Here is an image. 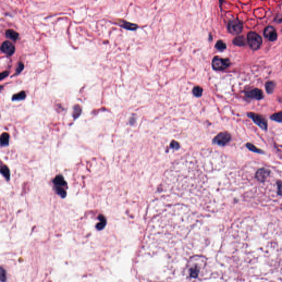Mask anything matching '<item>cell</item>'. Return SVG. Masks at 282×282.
I'll list each match as a JSON object with an SVG mask.
<instances>
[{
    "instance_id": "20",
    "label": "cell",
    "mask_w": 282,
    "mask_h": 282,
    "mask_svg": "<svg viewBox=\"0 0 282 282\" xmlns=\"http://www.w3.org/2000/svg\"><path fill=\"white\" fill-rule=\"evenodd\" d=\"M23 69H24V65H23V63H22V62H19L18 66H17V69H16V75H17V74L20 73L23 71Z\"/></svg>"
},
{
    "instance_id": "11",
    "label": "cell",
    "mask_w": 282,
    "mask_h": 282,
    "mask_svg": "<svg viewBox=\"0 0 282 282\" xmlns=\"http://www.w3.org/2000/svg\"><path fill=\"white\" fill-rule=\"evenodd\" d=\"M0 173L2 174L3 177L5 178L6 180H10L11 173L10 169L6 165H2L0 168Z\"/></svg>"
},
{
    "instance_id": "9",
    "label": "cell",
    "mask_w": 282,
    "mask_h": 282,
    "mask_svg": "<svg viewBox=\"0 0 282 282\" xmlns=\"http://www.w3.org/2000/svg\"><path fill=\"white\" fill-rule=\"evenodd\" d=\"M232 43L238 46H244L246 45V40L244 36L238 35L232 40Z\"/></svg>"
},
{
    "instance_id": "6",
    "label": "cell",
    "mask_w": 282,
    "mask_h": 282,
    "mask_svg": "<svg viewBox=\"0 0 282 282\" xmlns=\"http://www.w3.org/2000/svg\"><path fill=\"white\" fill-rule=\"evenodd\" d=\"M230 135L227 132H221L214 139V142L219 145H225L229 142Z\"/></svg>"
},
{
    "instance_id": "3",
    "label": "cell",
    "mask_w": 282,
    "mask_h": 282,
    "mask_svg": "<svg viewBox=\"0 0 282 282\" xmlns=\"http://www.w3.org/2000/svg\"><path fill=\"white\" fill-rule=\"evenodd\" d=\"M228 29L230 34L239 35L243 31V22L238 19H231L228 22Z\"/></svg>"
},
{
    "instance_id": "1",
    "label": "cell",
    "mask_w": 282,
    "mask_h": 282,
    "mask_svg": "<svg viewBox=\"0 0 282 282\" xmlns=\"http://www.w3.org/2000/svg\"><path fill=\"white\" fill-rule=\"evenodd\" d=\"M247 42L252 50H257L261 48L262 39L256 32H250L247 36Z\"/></svg>"
},
{
    "instance_id": "7",
    "label": "cell",
    "mask_w": 282,
    "mask_h": 282,
    "mask_svg": "<svg viewBox=\"0 0 282 282\" xmlns=\"http://www.w3.org/2000/svg\"><path fill=\"white\" fill-rule=\"evenodd\" d=\"M245 96L248 98L260 100L264 98L262 90L258 88H254L245 93Z\"/></svg>"
},
{
    "instance_id": "14",
    "label": "cell",
    "mask_w": 282,
    "mask_h": 282,
    "mask_svg": "<svg viewBox=\"0 0 282 282\" xmlns=\"http://www.w3.org/2000/svg\"><path fill=\"white\" fill-rule=\"evenodd\" d=\"M119 23H120V25L122 27L125 28L126 29L135 30V29H137V27H138L136 24L131 23H129L128 22L121 21V22H119Z\"/></svg>"
},
{
    "instance_id": "8",
    "label": "cell",
    "mask_w": 282,
    "mask_h": 282,
    "mask_svg": "<svg viewBox=\"0 0 282 282\" xmlns=\"http://www.w3.org/2000/svg\"><path fill=\"white\" fill-rule=\"evenodd\" d=\"M1 49L3 53H5L7 55L11 56L13 55L15 51V46L11 42L8 41H5V42H3L1 47Z\"/></svg>"
},
{
    "instance_id": "10",
    "label": "cell",
    "mask_w": 282,
    "mask_h": 282,
    "mask_svg": "<svg viewBox=\"0 0 282 282\" xmlns=\"http://www.w3.org/2000/svg\"><path fill=\"white\" fill-rule=\"evenodd\" d=\"M10 142V135L8 133H3L0 136V145L2 147H6L9 145Z\"/></svg>"
},
{
    "instance_id": "4",
    "label": "cell",
    "mask_w": 282,
    "mask_h": 282,
    "mask_svg": "<svg viewBox=\"0 0 282 282\" xmlns=\"http://www.w3.org/2000/svg\"><path fill=\"white\" fill-rule=\"evenodd\" d=\"M248 116L253 120V121L260 127L262 129H267V121L266 119L264 116L258 113H248Z\"/></svg>"
},
{
    "instance_id": "2",
    "label": "cell",
    "mask_w": 282,
    "mask_h": 282,
    "mask_svg": "<svg viewBox=\"0 0 282 282\" xmlns=\"http://www.w3.org/2000/svg\"><path fill=\"white\" fill-rule=\"evenodd\" d=\"M231 65L229 58H223L219 56H215L212 62V66L214 70L223 71L228 68Z\"/></svg>"
},
{
    "instance_id": "21",
    "label": "cell",
    "mask_w": 282,
    "mask_h": 282,
    "mask_svg": "<svg viewBox=\"0 0 282 282\" xmlns=\"http://www.w3.org/2000/svg\"><path fill=\"white\" fill-rule=\"evenodd\" d=\"M9 74V72L5 71L3 72L2 73H0V80H2L3 79L5 78L6 77L8 76Z\"/></svg>"
},
{
    "instance_id": "13",
    "label": "cell",
    "mask_w": 282,
    "mask_h": 282,
    "mask_svg": "<svg viewBox=\"0 0 282 282\" xmlns=\"http://www.w3.org/2000/svg\"><path fill=\"white\" fill-rule=\"evenodd\" d=\"M6 35L8 38L13 41H16L18 39L19 37L18 33L17 32H15L12 29L7 30L6 33Z\"/></svg>"
},
{
    "instance_id": "18",
    "label": "cell",
    "mask_w": 282,
    "mask_h": 282,
    "mask_svg": "<svg viewBox=\"0 0 282 282\" xmlns=\"http://www.w3.org/2000/svg\"><path fill=\"white\" fill-rule=\"evenodd\" d=\"M282 112L280 111L279 113H277L273 114V115L271 116V119L272 120H274V121H276L282 122Z\"/></svg>"
},
{
    "instance_id": "12",
    "label": "cell",
    "mask_w": 282,
    "mask_h": 282,
    "mask_svg": "<svg viewBox=\"0 0 282 282\" xmlns=\"http://www.w3.org/2000/svg\"><path fill=\"white\" fill-rule=\"evenodd\" d=\"M276 87V82L273 81H269L265 84V88L268 94H272L274 92L275 88Z\"/></svg>"
},
{
    "instance_id": "22",
    "label": "cell",
    "mask_w": 282,
    "mask_h": 282,
    "mask_svg": "<svg viewBox=\"0 0 282 282\" xmlns=\"http://www.w3.org/2000/svg\"><path fill=\"white\" fill-rule=\"evenodd\" d=\"M3 87L2 85H0V91L2 89Z\"/></svg>"
},
{
    "instance_id": "16",
    "label": "cell",
    "mask_w": 282,
    "mask_h": 282,
    "mask_svg": "<svg viewBox=\"0 0 282 282\" xmlns=\"http://www.w3.org/2000/svg\"><path fill=\"white\" fill-rule=\"evenodd\" d=\"M215 48L216 50L218 51H223L227 49V45L223 40H219L216 42V44L215 45Z\"/></svg>"
},
{
    "instance_id": "5",
    "label": "cell",
    "mask_w": 282,
    "mask_h": 282,
    "mask_svg": "<svg viewBox=\"0 0 282 282\" xmlns=\"http://www.w3.org/2000/svg\"><path fill=\"white\" fill-rule=\"evenodd\" d=\"M264 37L270 42L276 41L278 37L277 31L273 26H267L264 29Z\"/></svg>"
},
{
    "instance_id": "15",
    "label": "cell",
    "mask_w": 282,
    "mask_h": 282,
    "mask_svg": "<svg viewBox=\"0 0 282 282\" xmlns=\"http://www.w3.org/2000/svg\"><path fill=\"white\" fill-rule=\"evenodd\" d=\"M26 97V94L24 91H22L21 92L17 93L13 95L12 100L13 101H19V100H24Z\"/></svg>"
},
{
    "instance_id": "19",
    "label": "cell",
    "mask_w": 282,
    "mask_h": 282,
    "mask_svg": "<svg viewBox=\"0 0 282 282\" xmlns=\"http://www.w3.org/2000/svg\"><path fill=\"white\" fill-rule=\"evenodd\" d=\"M7 280V274L5 269L0 267V280L2 282H5Z\"/></svg>"
},
{
    "instance_id": "17",
    "label": "cell",
    "mask_w": 282,
    "mask_h": 282,
    "mask_svg": "<svg viewBox=\"0 0 282 282\" xmlns=\"http://www.w3.org/2000/svg\"><path fill=\"white\" fill-rule=\"evenodd\" d=\"M203 90L202 88L200 86H196L193 88V94L196 97H200L203 94Z\"/></svg>"
}]
</instances>
